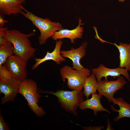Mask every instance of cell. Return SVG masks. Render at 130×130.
Wrapping results in <instances>:
<instances>
[{"instance_id":"cell-1","label":"cell","mask_w":130,"mask_h":130,"mask_svg":"<svg viewBox=\"0 0 130 130\" xmlns=\"http://www.w3.org/2000/svg\"><path fill=\"white\" fill-rule=\"evenodd\" d=\"M34 32L25 34L16 29H7L4 34L5 39L13 45L14 54L22 57L27 62L34 58L37 49L32 45L30 38L34 36Z\"/></svg>"},{"instance_id":"cell-2","label":"cell","mask_w":130,"mask_h":130,"mask_svg":"<svg viewBox=\"0 0 130 130\" xmlns=\"http://www.w3.org/2000/svg\"><path fill=\"white\" fill-rule=\"evenodd\" d=\"M39 93L50 94L56 96L58 99V102L60 106L66 111L75 116L78 114L77 109L84 101L83 89L74 90L72 91L57 90L53 91H43L40 90Z\"/></svg>"},{"instance_id":"cell-3","label":"cell","mask_w":130,"mask_h":130,"mask_svg":"<svg viewBox=\"0 0 130 130\" xmlns=\"http://www.w3.org/2000/svg\"><path fill=\"white\" fill-rule=\"evenodd\" d=\"M21 14L30 20L39 31L40 34L38 40L40 45L46 43L47 39L51 37L56 32L64 29L59 22L52 21L48 18H41L26 9Z\"/></svg>"},{"instance_id":"cell-4","label":"cell","mask_w":130,"mask_h":130,"mask_svg":"<svg viewBox=\"0 0 130 130\" xmlns=\"http://www.w3.org/2000/svg\"><path fill=\"white\" fill-rule=\"evenodd\" d=\"M18 93L24 97L28 102V105L37 116L42 117L45 115L43 107L38 105L42 96L39 94L37 84L34 80L26 78L21 81Z\"/></svg>"},{"instance_id":"cell-5","label":"cell","mask_w":130,"mask_h":130,"mask_svg":"<svg viewBox=\"0 0 130 130\" xmlns=\"http://www.w3.org/2000/svg\"><path fill=\"white\" fill-rule=\"evenodd\" d=\"M60 72L63 80L65 82L67 79L68 87L72 90L83 89L84 81L91 74L88 68L84 67L78 70L67 65L62 67Z\"/></svg>"},{"instance_id":"cell-6","label":"cell","mask_w":130,"mask_h":130,"mask_svg":"<svg viewBox=\"0 0 130 130\" xmlns=\"http://www.w3.org/2000/svg\"><path fill=\"white\" fill-rule=\"evenodd\" d=\"M126 83L122 76L115 80H101L98 82L97 91L98 94L104 96L110 103L114 99V93L123 88Z\"/></svg>"},{"instance_id":"cell-7","label":"cell","mask_w":130,"mask_h":130,"mask_svg":"<svg viewBox=\"0 0 130 130\" xmlns=\"http://www.w3.org/2000/svg\"><path fill=\"white\" fill-rule=\"evenodd\" d=\"M27 62L22 57L15 54L8 58L4 65L14 77L22 81L26 78L27 75Z\"/></svg>"},{"instance_id":"cell-8","label":"cell","mask_w":130,"mask_h":130,"mask_svg":"<svg viewBox=\"0 0 130 130\" xmlns=\"http://www.w3.org/2000/svg\"><path fill=\"white\" fill-rule=\"evenodd\" d=\"M21 81L13 77L8 80H0V93L4 96L1 98L0 104H3L9 101L14 102L18 93Z\"/></svg>"},{"instance_id":"cell-9","label":"cell","mask_w":130,"mask_h":130,"mask_svg":"<svg viewBox=\"0 0 130 130\" xmlns=\"http://www.w3.org/2000/svg\"><path fill=\"white\" fill-rule=\"evenodd\" d=\"M92 72L95 75L97 82L101 80L103 77L107 80V77L110 76L119 77L122 75L130 83V78L128 71L126 69L120 67L113 69L106 67L102 64L97 68L92 69Z\"/></svg>"},{"instance_id":"cell-10","label":"cell","mask_w":130,"mask_h":130,"mask_svg":"<svg viewBox=\"0 0 130 130\" xmlns=\"http://www.w3.org/2000/svg\"><path fill=\"white\" fill-rule=\"evenodd\" d=\"M87 45V43L84 42L77 48H72L70 50L61 51L60 53L63 57L68 58L72 61V68L80 70L84 67L81 64L80 60L85 55Z\"/></svg>"},{"instance_id":"cell-11","label":"cell","mask_w":130,"mask_h":130,"mask_svg":"<svg viewBox=\"0 0 130 130\" xmlns=\"http://www.w3.org/2000/svg\"><path fill=\"white\" fill-rule=\"evenodd\" d=\"M26 0H0V15H10L21 13L26 9L22 5Z\"/></svg>"},{"instance_id":"cell-12","label":"cell","mask_w":130,"mask_h":130,"mask_svg":"<svg viewBox=\"0 0 130 130\" xmlns=\"http://www.w3.org/2000/svg\"><path fill=\"white\" fill-rule=\"evenodd\" d=\"M78 24L75 28L72 30L61 29L56 32L51 37L53 40H57L64 38L69 39L72 44L75 43L74 40L82 37L84 32V28L82 26L84 23L82 22L80 18L78 19Z\"/></svg>"},{"instance_id":"cell-13","label":"cell","mask_w":130,"mask_h":130,"mask_svg":"<svg viewBox=\"0 0 130 130\" xmlns=\"http://www.w3.org/2000/svg\"><path fill=\"white\" fill-rule=\"evenodd\" d=\"M63 43V42L61 39L57 40L55 48L52 52H50L47 51L46 55L42 58H35L34 59L35 62L32 66V70H34L40 64L48 60H52L58 65H59L61 62L65 61V59L60 53V49Z\"/></svg>"},{"instance_id":"cell-14","label":"cell","mask_w":130,"mask_h":130,"mask_svg":"<svg viewBox=\"0 0 130 130\" xmlns=\"http://www.w3.org/2000/svg\"><path fill=\"white\" fill-rule=\"evenodd\" d=\"M102 96L97 94V92L92 94V97L90 99L84 101L80 105L79 108L83 110L86 109H90L93 111L94 114L96 115L99 112L106 111L110 113V112L104 108L101 102V98Z\"/></svg>"},{"instance_id":"cell-15","label":"cell","mask_w":130,"mask_h":130,"mask_svg":"<svg viewBox=\"0 0 130 130\" xmlns=\"http://www.w3.org/2000/svg\"><path fill=\"white\" fill-rule=\"evenodd\" d=\"M118 48L119 53L120 67L130 71V43L129 44L120 42L119 45L111 43Z\"/></svg>"},{"instance_id":"cell-16","label":"cell","mask_w":130,"mask_h":130,"mask_svg":"<svg viewBox=\"0 0 130 130\" xmlns=\"http://www.w3.org/2000/svg\"><path fill=\"white\" fill-rule=\"evenodd\" d=\"M113 105H117L119 107L118 110L111 106V109L114 111L117 112L118 114L113 120L115 122L124 117L130 118V104L125 101L122 97L114 98L112 101Z\"/></svg>"},{"instance_id":"cell-17","label":"cell","mask_w":130,"mask_h":130,"mask_svg":"<svg viewBox=\"0 0 130 130\" xmlns=\"http://www.w3.org/2000/svg\"><path fill=\"white\" fill-rule=\"evenodd\" d=\"M97 85L95 75L92 72L90 75L86 79L83 85V93L86 99H89L90 95L96 92Z\"/></svg>"},{"instance_id":"cell-18","label":"cell","mask_w":130,"mask_h":130,"mask_svg":"<svg viewBox=\"0 0 130 130\" xmlns=\"http://www.w3.org/2000/svg\"><path fill=\"white\" fill-rule=\"evenodd\" d=\"M14 54L13 45L7 41L0 45V66L4 64L8 58Z\"/></svg>"},{"instance_id":"cell-19","label":"cell","mask_w":130,"mask_h":130,"mask_svg":"<svg viewBox=\"0 0 130 130\" xmlns=\"http://www.w3.org/2000/svg\"><path fill=\"white\" fill-rule=\"evenodd\" d=\"M13 77L10 71L4 65L0 66V80H9Z\"/></svg>"},{"instance_id":"cell-20","label":"cell","mask_w":130,"mask_h":130,"mask_svg":"<svg viewBox=\"0 0 130 130\" xmlns=\"http://www.w3.org/2000/svg\"><path fill=\"white\" fill-rule=\"evenodd\" d=\"M8 29L7 27H0V45L5 43L8 41L5 39L4 37L5 32Z\"/></svg>"},{"instance_id":"cell-21","label":"cell","mask_w":130,"mask_h":130,"mask_svg":"<svg viewBox=\"0 0 130 130\" xmlns=\"http://www.w3.org/2000/svg\"><path fill=\"white\" fill-rule=\"evenodd\" d=\"M0 130H9L8 125L7 123L4 121L3 117L0 113Z\"/></svg>"},{"instance_id":"cell-22","label":"cell","mask_w":130,"mask_h":130,"mask_svg":"<svg viewBox=\"0 0 130 130\" xmlns=\"http://www.w3.org/2000/svg\"><path fill=\"white\" fill-rule=\"evenodd\" d=\"M82 129L86 130H101L104 129V126L102 125L101 126H91L86 127H82Z\"/></svg>"},{"instance_id":"cell-23","label":"cell","mask_w":130,"mask_h":130,"mask_svg":"<svg viewBox=\"0 0 130 130\" xmlns=\"http://www.w3.org/2000/svg\"><path fill=\"white\" fill-rule=\"evenodd\" d=\"M2 16H0V27H3L4 24L8 22L6 20L4 19Z\"/></svg>"},{"instance_id":"cell-24","label":"cell","mask_w":130,"mask_h":130,"mask_svg":"<svg viewBox=\"0 0 130 130\" xmlns=\"http://www.w3.org/2000/svg\"><path fill=\"white\" fill-rule=\"evenodd\" d=\"M120 2H124L125 0H118Z\"/></svg>"}]
</instances>
